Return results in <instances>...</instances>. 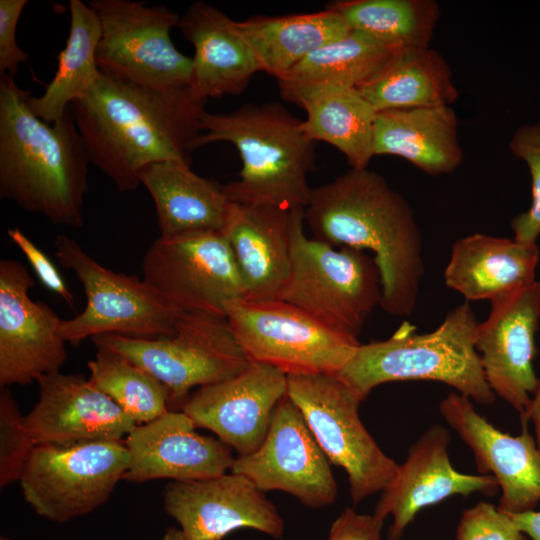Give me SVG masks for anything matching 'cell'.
Listing matches in <instances>:
<instances>
[{
    "label": "cell",
    "instance_id": "obj_41",
    "mask_svg": "<svg viewBox=\"0 0 540 540\" xmlns=\"http://www.w3.org/2000/svg\"><path fill=\"white\" fill-rule=\"evenodd\" d=\"M517 527L532 540H540V511L508 513Z\"/></svg>",
    "mask_w": 540,
    "mask_h": 540
},
{
    "label": "cell",
    "instance_id": "obj_37",
    "mask_svg": "<svg viewBox=\"0 0 540 540\" xmlns=\"http://www.w3.org/2000/svg\"><path fill=\"white\" fill-rule=\"evenodd\" d=\"M456 540H525V534L508 513L479 502L463 512Z\"/></svg>",
    "mask_w": 540,
    "mask_h": 540
},
{
    "label": "cell",
    "instance_id": "obj_40",
    "mask_svg": "<svg viewBox=\"0 0 540 540\" xmlns=\"http://www.w3.org/2000/svg\"><path fill=\"white\" fill-rule=\"evenodd\" d=\"M383 522L373 514L346 508L333 521L327 540H383Z\"/></svg>",
    "mask_w": 540,
    "mask_h": 540
},
{
    "label": "cell",
    "instance_id": "obj_24",
    "mask_svg": "<svg viewBox=\"0 0 540 540\" xmlns=\"http://www.w3.org/2000/svg\"><path fill=\"white\" fill-rule=\"evenodd\" d=\"M178 27L194 47L191 92L197 100L240 94L260 71L236 21L213 5L193 2Z\"/></svg>",
    "mask_w": 540,
    "mask_h": 540
},
{
    "label": "cell",
    "instance_id": "obj_5",
    "mask_svg": "<svg viewBox=\"0 0 540 540\" xmlns=\"http://www.w3.org/2000/svg\"><path fill=\"white\" fill-rule=\"evenodd\" d=\"M478 322L470 302L454 307L433 331L414 333L404 322L383 341L360 344L349 361L335 373L364 399L388 382L431 380L483 405L496 396L489 387L475 345Z\"/></svg>",
    "mask_w": 540,
    "mask_h": 540
},
{
    "label": "cell",
    "instance_id": "obj_12",
    "mask_svg": "<svg viewBox=\"0 0 540 540\" xmlns=\"http://www.w3.org/2000/svg\"><path fill=\"white\" fill-rule=\"evenodd\" d=\"M128 463L123 440L36 445L19 483L38 516L65 523L105 504Z\"/></svg>",
    "mask_w": 540,
    "mask_h": 540
},
{
    "label": "cell",
    "instance_id": "obj_43",
    "mask_svg": "<svg viewBox=\"0 0 540 540\" xmlns=\"http://www.w3.org/2000/svg\"><path fill=\"white\" fill-rule=\"evenodd\" d=\"M161 540H186L180 528L168 527Z\"/></svg>",
    "mask_w": 540,
    "mask_h": 540
},
{
    "label": "cell",
    "instance_id": "obj_25",
    "mask_svg": "<svg viewBox=\"0 0 540 540\" xmlns=\"http://www.w3.org/2000/svg\"><path fill=\"white\" fill-rule=\"evenodd\" d=\"M539 259L537 243L474 233L453 244L444 281L467 302H491L537 281Z\"/></svg>",
    "mask_w": 540,
    "mask_h": 540
},
{
    "label": "cell",
    "instance_id": "obj_4",
    "mask_svg": "<svg viewBox=\"0 0 540 540\" xmlns=\"http://www.w3.org/2000/svg\"><path fill=\"white\" fill-rule=\"evenodd\" d=\"M301 124L302 120L276 102L246 104L229 113L204 111L198 123L200 134L189 150L214 142L236 147L242 160L240 177L224 185L232 203L305 208L315 142Z\"/></svg>",
    "mask_w": 540,
    "mask_h": 540
},
{
    "label": "cell",
    "instance_id": "obj_1",
    "mask_svg": "<svg viewBox=\"0 0 540 540\" xmlns=\"http://www.w3.org/2000/svg\"><path fill=\"white\" fill-rule=\"evenodd\" d=\"M304 220L317 240L374 254L385 312L414 311L425 273L422 233L407 200L380 174L351 168L311 188Z\"/></svg>",
    "mask_w": 540,
    "mask_h": 540
},
{
    "label": "cell",
    "instance_id": "obj_38",
    "mask_svg": "<svg viewBox=\"0 0 540 540\" xmlns=\"http://www.w3.org/2000/svg\"><path fill=\"white\" fill-rule=\"evenodd\" d=\"M27 0H0V75L14 77L29 59L16 41V28Z\"/></svg>",
    "mask_w": 540,
    "mask_h": 540
},
{
    "label": "cell",
    "instance_id": "obj_10",
    "mask_svg": "<svg viewBox=\"0 0 540 540\" xmlns=\"http://www.w3.org/2000/svg\"><path fill=\"white\" fill-rule=\"evenodd\" d=\"M101 24L96 62L101 73L159 91H191L193 60L173 44L180 17L166 6L132 0L88 3Z\"/></svg>",
    "mask_w": 540,
    "mask_h": 540
},
{
    "label": "cell",
    "instance_id": "obj_33",
    "mask_svg": "<svg viewBox=\"0 0 540 540\" xmlns=\"http://www.w3.org/2000/svg\"><path fill=\"white\" fill-rule=\"evenodd\" d=\"M350 30L396 48H428L440 18L434 0H342L326 5Z\"/></svg>",
    "mask_w": 540,
    "mask_h": 540
},
{
    "label": "cell",
    "instance_id": "obj_35",
    "mask_svg": "<svg viewBox=\"0 0 540 540\" xmlns=\"http://www.w3.org/2000/svg\"><path fill=\"white\" fill-rule=\"evenodd\" d=\"M20 414L18 405L7 389L0 392V487L19 481L35 447Z\"/></svg>",
    "mask_w": 540,
    "mask_h": 540
},
{
    "label": "cell",
    "instance_id": "obj_14",
    "mask_svg": "<svg viewBox=\"0 0 540 540\" xmlns=\"http://www.w3.org/2000/svg\"><path fill=\"white\" fill-rule=\"evenodd\" d=\"M231 472L249 478L263 492L279 490L310 508L331 505L337 483L302 413L288 395L278 403L260 447L237 456Z\"/></svg>",
    "mask_w": 540,
    "mask_h": 540
},
{
    "label": "cell",
    "instance_id": "obj_15",
    "mask_svg": "<svg viewBox=\"0 0 540 540\" xmlns=\"http://www.w3.org/2000/svg\"><path fill=\"white\" fill-rule=\"evenodd\" d=\"M35 281L17 260L0 261V385H27L60 371L67 360L59 333L62 319L45 302L34 301Z\"/></svg>",
    "mask_w": 540,
    "mask_h": 540
},
{
    "label": "cell",
    "instance_id": "obj_21",
    "mask_svg": "<svg viewBox=\"0 0 540 540\" xmlns=\"http://www.w3.org/2000/svg\"><path fill=\"white\" fill-rule=\"evenodd\" d=\"M39 399L24 416L35 445L122 441L137 425L81 374L39 377Z\"/></svg>",
    "mask_w": 540,
    "mask_h": 540
},
{
    "label": "cell",
    "instance_id": "obj_18",
    "mask_svg": "<svg viewBox=\"0 0 540 540\" xmlns=\"http://www.w3.org/2000/svg\"><path fill=\"white\" fill-rule=\"evenodd\" d=\"M287 395V375L275 367L250 362L238 375L198 388L181 405L196 427L246 456L263 443L274 411Z\"/></svg>",
    "mask_w": 540,
    "mask_h": 540
},
{
    "label": "cell",
    "instance_id": "obj_17",
    "mask_svg": "<svg viewBox=\"0 0 540 540\" xmlns=\"http://www.w3.org/2000/svg\"><path fill=\"white\" fill-rule=\"evenodd\" d=\"M540 323V282L491 301L488 318L477 324L475 345L485 379L520 416L527 410L538 377L533 360Z\"/></svg>",
    "mask_w": 540,
    "mask_h": 540
},
{
    "label": "cell",
    "instance_id": "obj_36",
    "mask_svg": "<svg viewBox=\"0 0 540 540\" xmlns=\"http://www.w3.org/2000/svg\"><path fill=\"white\" fill-rule=\"evenodd\" d=\"M509 148L514 156L526 162L532 179L530 208L510 222L513 239L535 244L540 235V123L519 128L512 136Z\"/></svg>",
    "mask_w": 540,
    "mask_h": 540
},
{
    "label": "cell",
    "instance_id": "obj_42",
    "mask_svg": "<svg viewBox=\"0 0 540 540\" xmlns=\"http://www.w3.org/2000/svg\"><path fill=\"white\" fill-rule=\"evenodd\" d=\"M521 418L533 423L535 439L540 447V378L532 394L530 404Z\"/></svg>",
    "mask_w": 540,
    "mask_h": 540
},
{
    "label": "cell",
    "instance_id": "obj_7",
    "mask_svg": "<svg viewBox=\"0 0 540 540\" xmlns=\"http://www.w3.org/2000/svg\"><path fill=\"white\" fill-rule=\"evenodd\" d=\"M91 339L97 348L115 351L154 376L169 391L171 404L182 405L191 389L232 378L250 363L226 316L203 311H180L168 337L102 334Z\"/></svg>",
    "mask_w": 540,
    "mask_h": 540
},
{
    "label": "cell",
    "instance_id": "obj_2",
    "mask_svg": "<svg viewBox=\"0 0 540 540\" xmlns=\"http://www.w3.org/2000/svg\"><path fill=\"white\" fill-rule=\"evenodd\" d=\"M205 103L191 91L153 90L100 72L71 108L89 162L126 192L141 185L139 173L152 163L190 164Z\"/></svg>",
    "mask_w": 540,
    "mask_h": 540
},
{
    "label": "cell",
    "instance_id": "obj_39",
    "mask_svg": "<svg viewBox=\"0 0 540 540\" xmlns=\"http://www.w3.org/2000/svg\"><path fill=\"white\" fill-rule=\"evenodd\" d=\"M10 240L27 258L37 278L47 289L60 296L68 305L73 306L72 292L64 282L62 275L47 255L40 250L19 228L7 230Z\"/></svg>",
    "mask_w": 540,
    "mask_h": 540
},
{
    "label": "cell",
    "instance_id": "obj_44",
    "mask_svg": "<svg viewBox=\"0 0 540 540\" xmlns=\"http://www.w3.org/2000/svg\"><path fill=\"white\" fill-rule=\"evenodd\" d=\"M0 540H15V539H13V538H11V537H8V536L2 535V536L0 537Z\"/></svg>",
    "mask_w": 540,
    "mask_h": 540
},
{
    "label": "cell",
    "instance_id": "obj_8",
    "mask_svg": "<svg viewBox=\"0 0 540 540\" xmlns=\"http://www.w3.org/2000/svg\"><path fill=\"white\" fill-rule=\"evenodd\" d=\"M287 395L330 463L346 472L354 505L389 485L399 464L361 421L359 393L336 374L321 373L287 376Z\"/></svg>",
    "mask_w": 540,
    "mask_h": 540
},
{
    "label": "cell",
    "instance_id": "obj_23",
    "mask_svg": "<svg viewBox=\"0 0 540 540\" xmlns=\"http://www.w3.org/2000/svg\"><path fill=\"white\" fill-rule=\"evenodd\" d=\"M292 210L232 203L223 233L243 283L244 299L275 300L286 284L291 267Z\"/></svg>",
    "mask_w": 540,
    "mask_h": 540
},
{
    "label": "cell",
    "instance_id": "obj_34",
    "mask_svg": "<svg viewBox=\"0 0 540 540\" xmlns=\"http://www.w3.org/2000/svg\"><path fill=\"white\" fill-rule=\"evenodd\" d=\"M87 366L89 381L137 425L148 423L169 411L171 398L167 388L123 355L97 348L94 359Z\"/></svg>",
    "mask_w": 540,
    "mask_h": 540
},
{
    "label": "cell",
    "instance_id": "obj_32",
    "mask_svg": "<svg viewBox=\"0 0 540 540\" xmlns=\"http://www.w3.org/2000/svg\"><path fill=\"white\" fill-rule=\"evenodd\" d=\"M399 49L350 30L306 56L277 82L301 87L357 88L373 77Z\"/></svg>",
    "mask_w": 540,
    "mask_h": 540
},
{
    "label": "cell",
    "instance_id": "obj_28",
    "mask_svg": "<svg viewBox=\"0 0 540 540\" xmlns=\"http://www.w3.org/2000/svg\"><path fill=\"white\" fill-rule=\"evenodd\" d=\"M281 96L302 107V129L313 141L331 144L353 169L374 157L375 108L356 88L278 85Z\"/></svg>",
    "mask_w": 540,
    "mask_h": 540
},
{
    "label": "cell",
    "instance_id": "obj_22",
    "mask_svg": "<svg viewBox=\"0 0 540 540\" xmlns=\"http://www.w3.org/2000/svg\"><path fill=\"white\" fill-rule=\"evenodd\" d=\"M196 428L183 411L171 410L136 425L124 440L129 463L123 480L195 481L231 470L232 449L219 439L200 435Z\"/></svg>",
    "mask_w": 540,
    "mask_h": 540
},
{
    "label": "cell",
    "instance_id": "obj_19",
    "mask_svg": "<svg viewBox=\"0 0 540 540\" xmlns=\"http://www.w3.org/2000/svg\"><path fill=\"white\" fill-rule=\"evenodd\" d=\"M439 412L473 452L480 474L492 475L501 489L499 508L506 513L533 510L540 502V447L521 418L522 432L510 435L494 427L458 392L449 393Z\"/></svg>",
    "mask_w": 540,
    "mask_h": 540
},
{
    "label": "cell",
    "instance_id": "obj_20",
    "mask_svg": "<svg viewBox=\"0 0 540 540\" xmlns=\"http://www.w3.org/2000/svg\"><path fill=\"white\" fill-rule=\"evenodd\" d=\"M450 435L441 425L429 427L410 447L406 460L381 492L373 515L392 517L388 540H399L418 512L451 496L475 492L494 494L497 481L488 474L457 471L449 457Z\"/></svg>",
    "mask_w": 540,
    "mask_h": 540
},
{
    "label": "cell",
    "instance_id": "obj_13",
    "mask_svg": "<svg viewBox=\"0 0 540 540\" xmlns=\"http://www.w3.org/2000/svg\"><path fill=\"white\" fill-rule=\"evenodd\" d=\"M143 279L179 311L224 314V304L243 298L244 287L223 232L160 236L142 261Z\"/></svg>",
    "mask_w": 540,
    "mask_h": 540
},
{
    "label": "cell",
    "instance_id": "obj_9",
    "mask_svg": "<svg viewBox=\"0 0 540 540\" xmlns=\"http://www.w3.org/2000/svg\"><path fill=\"white\" fill-rule=\"evenodd\" d=\"M55 249L58 261L75 274L87 299L81 313L61 321L59 333L65 342L75 346L102 334L141 339L173 335L180 311L143 278L102 266L65 234L56 237Z\"/></svg>",
    "mask_w": 540,
    "mask_h": 540
},
{
    "label": "cell",
    "instance_id": "obj_26",
    "mask_svg": "<svg viewBox=\"0 0 540 540\" xmlns=\"http://www.w3.org/2000/svg\"><path fill=\"white\" fill-rule=\"evenodd\" d=\"M139 181L152 197L161 236L224 231L232 206L224 185L197 175L189 163H152Z\"/></svg>",
    "mask_w": 540,
    "mask_h": 540
},
{
    "label": "cell",
    "instance_id": "obj_30",
    "mask_svg": "<svg viewBox=\"0 0 540 540\" xmlns=\"http://www.w3.org/2000/svg\"><path fill=\"white\" fill-rule=\"evenodd\" d=\"M236 28L252 50L260 71L276 79L350 31L346 21L329 8L286 16H255L236 21Z\"/></svg>",
    "mask_w": 540,
    "mask_h": 540
},
{
    "label": "cell",
    "instance_id": "obj_11",
    "mask_svg": "<svg viewBox=\"0 0 540 540\" xmlns=\"http://www.w3.org/2000/svg\"><path fill=\"white\" fill-rule=\"evenodd\" d=\"M224 314L250 362L270 365L289 375L335 374L361 344L300 308L281 301L236 298Z\"/></svg>",
    "mask_w": 540,
    "mask_h": 540
},
{
    "label": "cell",
    "instance_id": "obj_16",
    "mask_svg": "<svg viewBox=\"0 0 540 540\" xmlns=\"http://www.w3.org/2000/svg\"><path fill=\"white\" fill-rule=\"evenodd\" d=\"M165 512L186 540H223L239 529L274 539L285 524L276 506L249 478L231 472L195 481H172L163 492Z\"/></svg>",
    "mask_w": 540,
    "mask_h": 540
},
{
    "label": "cell",
    "instance_id": "obj_31",
    "mask_svg": "<svg viewBox=\"0 0 540 540\" xmlns=\"http://www.w3.org/2000/svg\"><path fill=\"white\" fill-rule=\"evenodd\" d=\"M70 28L64 49L58 55L56 73L38 97H28L30 110L53 124L65 115L72 103L82 98L98 78L96 52L101 24L89 4L69 1Z\"/></svg>",
    "mask_w": 540,
    "mask_h": 540
},
{
    "label": "cell",
    "instance_id": "obj_27",
    "mask_svg": "<svg viewBox=\"0 0 540 540\" xmlns=\"http://www.w3.org/2000/svg\"><path fill=\"white\" fill-rule=\"evenodd\" d=\"M393 155L430 176L454 172L463 160L458 118L450 106L377 112L374 156Z\"/></svg>",
    "mask_w": 540,
    "mask_h": 540
},
{
    "label": "cell",
    "instance_id": "obj_3",
    "mask_svg": "<svg viewBox=\"0 0 540 540\" xmlns=\"http://www.w3.org/2000/svg\"><path fill=\"white\" fill-rule=\"evenodd\" d=\"M29 91L0 75V197L56 225L81 228L89 159L70 107L50 124Z\"/></svg>",
    "mask_w": 540,
    "mask_h": 540
},
{
    "label": "cell",
    "instance_id": "obj_29",
    "mask_svg": "<svg viewBox=\"0 0 540 540\" xmlns=\"http://www.w3.org/2000/svg\"><path fill=\"white\" fill-rule=\"evenodd\" d=\"M377 112L450 106L458 96L449 64L428 48H402L356 88Z\"/></svg>",
    "mask_w": 540,
    "mask_h": 540
},
{
    "label": "cell",
    "instance_id": "obj_6",
    "mask_svg": "<svg viewBox=\"0 0 540 540\" xmlns=\"http://www.w3.org/2000/svg\"><path fill=\"white\" fill-rule=\"evenodd\" d=\"M304 207L292 210L291 267L277 300L290 303L323 325L358 338L381 302V277L362 250L334 247L304 232Z\"/></svg>",
    "mask_w": 540,
    "mask_h": 540
}]
</instances>
